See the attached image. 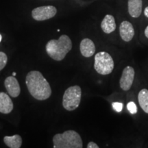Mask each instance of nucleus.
Listing matches in <instances>:
<instances>
[{
    "label": "nucleus",
    "instance_id": "21",
    "mask_svg": "<svg viewBox=\"0 0 148 148\" xmlns=\"http://www.w3.org/2000/svg\"><path fill=\"white\" fill-rule=\"evenodd\" d=\"M144 33H145V36L148 38V25L147 27H146V28L145 29V32H144Z\"/></svg>",
    "mask_w": 148,
    "mask_h": 148
},
{
    "label": "nucleus",
    "instance_id": "15",
    "mask_svg": "<svg viewBox=\"0 0 148 148\" xmlns=\"http://www.w3.org/2000/svg\"><path fill=\"white\" fill-rule=\"evenodd\" d=\"M138 100L140 108L145 113L148 114V90L146 88L140 90L138 95Z\"/></svg>",
    "mask_w": 148,
    "mask_h": 148
},
{
    "label": "nucleus",
    "instance_id": "3",
    "mask_svg": "<svg viewBox=\"0 0 148 148\" xmlns=\"http://www.w3.org/2000/svg\"><path fill=\"white\" fill-rule=\"evenodd\" d=\"M54 148H82L83 143L80 135L75 131L66 130L56 134L53 137Z\"/></svg>",
    "mask_w": 148,
    "mask_h": 148
},
{
    "label": "nucleus",
    "instance_id": "5",
    "mask_svg": "<svg viewBox=\"0 0 148 148\" xmlns=\"http://www.w3.org/2000/svg\"><path fill=\"white\" fill-rule=\"evenodd\" d=\"M114 60L112 56L106 51H100L95 56L94 69L100 75H108L114 69Z\"/></svg>",
    "mask_w": 148,
    "mask_h": 148
},
{
    "label": "nucleus",
    "instance_id": "23",
    "mask_svg": "<svg viewBox=\"0 0 148 148\" xmlns=\"http://www.w3.org/2000/svg\"><path fill=\"white\" fill-rule=\"evenodd\" d=\"M1 39H2V36H1V35L0 34V42L1 41Z\"/></svg>",
    "mask_w": 148,
    "mask_h": 148
},
{
    "label": "nucleus",
    "instance_id": "10",
    "mask_svg": "<svg viewBox=\"0 0 148 148\" xmlns=\"http://www.w3.org/2000/svg\"><path fill=\"white\" fill-rule=\"evenodd\" d=\"M80 52L84 57L89 58L95 52V45L93 41L89 38H84L79 45Z\"/></svg>",
    "mask_w": 148,
    "mask_h": 148
},
{
    "label": "nucleus",
    "instance_id": "6",
    "mask_svg": "<svg viewBox=\"0 0 148 148\" xmlns=\"http://www.w3.org/2000/svg\"><path fill=\"white\" fill-rule=\"evenodd\" d=\"M57 13V9L53 5L37 7L32 11V16L36 21H45L53 18Z\"/></svg>",
    "mask_w": 148,
    "mask_h": 148
},
{
    "label": "nucleus",
    "instance_id": "2",
    "mask_svg": "<svg viewBox=\"0 0 148 148\" xmlns=\"http://www.w3.org/2000/svg\"><path fill=\"white\" fill-rule=\"evenodd\" d=\"M46 51L49 57L56 61H61L71 50L72 42L67 35H62L58 40L52 39L47 42Z\"/></svg>",
    "mask_w": 148,
    "mask_h": 148
},
{
    "label": "nucleus",
    "instance_id": "16",
    "mask_svg": "<svg viewBox=\"0 0 148 148\" xmlns=\"http://www.w3.org/2000/svg\"><path fill=\"white\" fill-rule=\"evenodd\" d=\"M7 61H8L7 55L3 51H0V71H1L6 65Z\"/></svg>",
    "mask_w": 148,
    "mask_h": 148
},
{
    "label": "nucleus",
    "instance_id": "7",
    "mask_svg": "<svg viewBox=\"0 0 148 148\" xmlns=\"http://www.w3.org/2000/svg\"><path fill=\"white\" fill-rule=\"evenodd\" d=\"M135 71L134 68L127 66L123 70L121 78L119 80L120 87L123 90L127 91L130 89L134 82Z\"/></svg>",
    "mask_w": 148,
    "mask_h": 148
},
{
    "label": "nucleus",
    "instance_id": "17",
    "mask_svg": "<svg viewBox=\"0 0 148 148\" xmlns=\"http://www.w3.org/2000/svg\"><path fill=\"white\" fill-rule=\"evenodd\" d=\"M127 109L131 114H136L138 110L136 103L134 101H130V102L127 103Z\"/></svg>",
    "mask_w": 148,
    "mask_h": 148
},
{
    "label": "nucleus",
    "instance_id": "11",
    "mask_svg": "<svg viewBox=\"0 0 148 148\" xmlns=\"http://www.w3.org/2000/svg\"><path fill=\"white\" fill-rule=\"evenodd\" d=\"M143 1L142 0H128L127 1V10L132 17H139L142 13Z\"/></svg>",
    "mask_w": 148,
    "mask_h": 148
},
{
    "label": "nucleus",
    "instance_id": "22",
    "mask_svg": "<svg viewBox=\"0 0 148 148\" xmlns=\"http://www.w3.org/2000/svg\"><path fill=\"white\" fill-rule=\"evenodd\" d=\"M16 75V73H15V72H13V73H12V75H13V76H15Z\"/></svg>",
    "mask_w": 148,
    "mask_h": 148
},
{
    "label": "nucleus",
    "instance_id": "8",
    "mask_svg": "<svg viewBox=\"0 0 148 148\" xmlns=\"http://www.w3.org/2000/svg\"><path fill=\"white\" fill-rule=\"evenodd\" d=\"M119 34L122 40L124 41L129 42L132 40L135 34L132 24L127 21L121 22L119 26Z\"/></svg>",
    "mask_w": 148,
    "mask_h": 148
},
{
    "label": "nucleus",
    "instance_id": "13",
    "mask_svg": "<svg viewBox=\"0 0 148 148\" xmlns=\"http://www.w3.org/2000/svg\"><path fill=\"white\" fill-rule=\"evenodd\" d=\"M116 22L114 17L111 14H106L101 23V28L106 34H110L116 29Z\"/></svg>",
    "mask_w": 148,
    "mask_h": 148
},
{
    "label": "nucleus",
    "instance_id": "4",
    "mask_svg": "<svg viewBox=\"0 0 148 148\" xmlns=\"http://www.w3.org/2000/svg\"><path fill=\"white\" fill-rule=\"evenodd\" d=\"M82 97L80 86L75 85L70 86L64 91L62 98V106L68 111H72L78 108Z\"/></svg>",
    "mask_w": 148,
    "mask_h": 148
},
{
    "label": "nucleus",
    "instance_id": "20",
    "mask_svg": "<svg viewBox=\"0 0 148 148\" xmlns=\"http://www.w3.org/2000/svg\"><path fill=\"white\" fill-rule=\"evenodd\" d=\"M144 15L148 18V6L146 7L145 10H144Z\"/></svg>",
    "mask_w": 148,
    "mask_h": 148
},
{
    "label": "nucleus",
    "instance_id": "9",
    "mask_svg": "<svg viewBox=\"0 0 148 148\" xmlns=\"http://www.w3.org/2000/svg\"><path fill=\"white\" fill-rule=\"evenodd\" d=\"M5 87L11 97H17L21 92L19 84L14 76H9L6 77L4 81Z\"/></svg>",
    "mask_w": 148,
    "mask_h": 148
},
{
    "label": "nucleus",
    "instance_id": "1",
    "mask_svg": "<svg viewBox=\"0 0 148 148\" xmlns=\"http://www.w3.org/2000/svg\"><path fill=\"white\" fill-rule=\"evenodd\" d=\"M30 95L38 100H45L51 96V89L49 82L38 71H29L25 79Z\"/></svg>",
    "mask_w": 148,
    "mask_h": 148
},
{
    "label": "nucleus",
    "instance_id": "12",
    "mask_svg": "<svg viewBox=\"0 0 148 148\" xmlns=\"http://www.w3.org/2000/svg\"><path fill=\"white\" fill-rule=\"evenodd\" d=\"M13 110V103L10 96L3 92H0V112L8 114Z\"/></svg>",
    "mask_w": 148,
    "mask_h": 148
},
{
    "label": "nucleus",
    "instance_id": "18",
    "mask_svg": "<svg viewBox=\"0 0 148 148\" xmlns=\"http://www.w3.org/2000/svg\"><path fill=\"white\" fill-rule=\"evenodd\" d=\"M112 108L117 112H121L123 110V103L121 102H113L112 103Z\"/></svg>",
    "mask_w": 148,
    "mask_h": 148
},
{
    "label": "nucleus",
    "instance_id": "19",
    "mask_svg": "<svg viewBox=\"0 0 148 148\" xmlns=\"http://www.w3.org/2000/svg\"><path fill=\"white\" fill-rule=\"evenodd\" d=\"M87 148H99V146H98L97 144H96L95 142L90 141L88 143Z\"/></svg>",
    "mask_w": 148,
    "mask_h": 148
},
{
    "label": "nucleus",
    "instance_id": "14",
    "mask_svg": "<svg viewBox=\"0 0 148 148\" xmlns=\"http://www.w3.org/2000/svg\"><path fill=\"white\" fill-rule=\"evenodd\" d=\"M3 141L5 145L10 148H20L22 145V138L18 134L12 136H5L3 138Z\"/></svg>",
    "mask_w": 148,
    "mask_h": 148
}]
</instances>
